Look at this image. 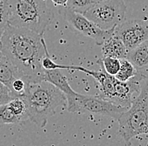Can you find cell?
<instances>
[{
	"instance_id": "obj_1",
	"label": "cell",
	"mask_w": 148,
	"mask_h": 146,
	"mask_svg": "<svg viewBox=\"0 0 148 146\" xmlns=\"http://www.w3.org/2000/svg\"><path fill=\"white\" fill-rule=\"evenodd\" d=\"M44 35L27 29L7 25L0 39V51L21 73L28 83L42 82L41 60L47 50Z\"/></svg>"
},
{
	"instance_id": "obj_2",
	"label": "cell",
	"mask_w": 148,
	"mask_h": 146,
	"mask_svg": "<svg viewBox=\"0 0 148 146\" xmlns=\"http://www.w3.org/2000/svg\"><path fill=\"white\" fill-rule=\"evenodd\" d=\"M21 98L25 103L28 119L40 128L46 127L58 107L66 105L64 93L45 81L27 83Z\"/></svg>"
},
{
	"instance_id": "obj_3",
	"label": "cell",
	"mask_w": 148,
	"mask_h": 146,
	"mask_svg": "<svg viewBox=\"0 0 148 146\" xmlns=\"http://www.w3.org/2000/svg\"><path fill=\"white\" fill-rule=\"evenodd\" d=\"M7 14L8 25L41 35L55 18L46 0H8Z\"/></svg>"
},
{
	"instance_id": "obj_4",
	"label": "cell",
	"mask_w": 148,
	"mask_h": 146,
	"mask_svg": "<svg viewBox=\"0 0 148 146\" xmlns=\"http://www.w3.org/2000/svg\"><path fill=\"white\" fill-rule=\"evenodd\" d=\"M147 83V79L144 81L138 95L117 119L120 134L127 145L130 144L132 138L148 132Z\"/></svg>"
},
{
	"instance_id": "obj_5",
	"label": "cell",
	"mask_w": 148,
	"mask_h": 146,
	"mask_svg": "<svg viewBox=\"0 0 148 146\" xmlns=\"http://www.w3.org/2000/svg\"><path fill=\"white\" fill-rule=\"evenodd\" d=\"M66 108L70 113H91L119 119L120 114L126 108L117 106L109 101L104 100L99 96L79 94L75 91L73 94L66 96Z\"/></svg>"
},
{
	"instance_id": "obj_6",
	"label": "cell",
	"mask_w": 148,
	"mask_h": 146,
	"mask_svg": "<svg viewBox=\"0 0 148 146\" xmlns=\"http://www.w3.org/2000/svg\"><path fill=\"white\" fill-rule=\"evenodd\" d=\"M126 5L124 0H103L92 3L83 15L102 30H111L125 19Z\"/></svg>"
},
{
	"instance_id": "obj_7",
	"label": "cell",
	"mask_w": 148,
	"mask_h": 146,
	"mask_svg": "<svg viewBox=\"0 0 148 146\" xmlns=\"http://www.w3.org/2000/svg\"><path fill=\"white\" fill-rule=\"evenodd\" d=\"M60 14L73 30L79 35L92 39L98 46H101L105 39L114 30H102L83 14L73 12L66 6L62 7V9H60Z\"/></svg>"
},
{
	"instance_id": "obj_8",
	"label": "cell",
	"mask_w": 148,
	"mask_h": 146,
	"mask_svg": "<svg viewBox=\"0 0 148 146\" xmlns=\"http://www.w3.org/2000/svg\"><path fill=\"white\" fill-rule=\"evenodd\" d=\"M114 32L125 45L127 51H129L147 40V22L146 19L124 21L114 28Z\"/></svg>"
},
{
	"instance_id": "obj_9",
	"label": "cell",
	"mask_w": 148,
	"mask_h": 146,
	"mask_svg": "<svg viewBox=\"0 0 148 146\" xmlns=\"http://www.w3.org/2000/svg\"><path fill=\"white\" fill-rule=\"evenodd\" d=\"M100 46L102 47L103 57H114L120 60L126 58L128 51L121 40L114 32V29Z\"/></svg>"
},
{
	"instance_id": "obj_10",
	"label": "cell",
	"mask_w": 148,
	"mask_h": 146,
	"mask_svg": "<svg viewBox=\"0 0 148 146\" xmlns=\"http://www.w3.org/2000/svg\"><path fill=\"white\" fill-rule=\"evenodd\" d=\"M126 59L135 68L141 72H147L148 65V40L140 44L136 47L129 50Z\"/></svg>"
},
{
	"instance_id": "obj_11",
	"label": "cell",
	"mask_w": 148,
	"mask_h": 146,
	"mask_svg": "<svg viewBox=\"0 0 148 146\" xmlns=\"http://www.w3.org/2000/svg\"><path fill=\"white\" fill-rule=\"evenodd\" d=\"M42 81L50 82L60 91H62L65 94V96H69L73 94L75 91L69 85L66 77L60 70H45Z\"/></svg>"
},
{
	"instance_id": "obj_12",
	"label": "cell",
	"mask_w": 148,
	"mask_h": 146,
	"mask_svg": "<svg viewBox=\"0 0 148 146\" xmlns=\"http://www.w3.org/2000/svg\"><path fill=\"white\" fill-rule=\"evenodd\" d=\"M18 77L24 78L25 80L24 76L18 72V69L0 51V82L5 85L9 89L12 82Z\"/></svg>"
},
{
	"instance_id": "obj_13",
	"label": "cell",
	"mask_w": 148,
	"mask_h": 146,
	"mask_svg": "<svg viewBox=\"0 0 148 146\" xmlns=\"http://www.w3.org/2000/svg\"><path fill=\"white\" fill-rule=\"evenodd\" d=\"M41 66L44 70H72V71H78V72H85L86 68L83 67L82 65H67V64H59L55 62L51 55L49 54V52L47 51L46 53L45 56L42 58L41 60Z\"/></svg>"
},
{
	"instance_id": "obj_14",
	"label": "cell",
	"mask_w": 148,
	"mask_h": 146,
	"mask_svg": "<svg viewBox=\"0 0 148 146\" xmlns=\"http://www.w3.org/2000/svg\"><path fill=\"white\" fill-rule=\"evenodd\" d=\"M138 72L135 66L126 58H124L120 60V70L114 76V77L120 82H127L132 77H134Z\"/></svg>"
},
{
	"instance_id": "obj_15",
	"label": "cell",
	"mask_w": 148,
	"mask_h": 146,
	"mask_svg": "<svg viewBox=\"0 0 148 146\" xmlns=\"http://www.w3.org/2000/svg\"><path fill=\"white\" fill-rule=\"evenodd\" d=\"M25 122L9 108L8 103L0 106V124H19Z\"/></svg>"
},
{
	"instance_id": "obj_16",
	"label": "cell",
	"mask_w": 148,
	"mask_h": 146,
	"mask_svg": "<svg viewBox=\"0 0 148 146\" xmlns=\"http://www.w3.org/2000/svg\"><path fill=\"white\" fill-rule=\"evenodd\" d=\"M8 106L15 115L21 118L24 121L27 120L28 118L26 115L25 103L21 97H16V98H12L8 102Z\"/></svg>"
},
{
	"instance_id": "obj_17",
	"label": "cell",
	"mask_w": 148,
	"mask_h": 146,
	"mask_svg": "<svg viewBox=\"0 0 148 146\" xmlns=\"http://www.w3.org/2000/svg\"><path fill=\"white\" fill-rule=\"evenodd\" d=\"M98 61L101 63L104 71L110 76H114L120 70V59L114 58V57H102Z\"/></svg>"
},
{
	"instance_id": "obj_18",
	"label": "cell",
	"mask_w": 148,
	"mask_h": 146,
	"mask_svg": "<svg viewBox=\"0 0 148 146\" xmlns=\"http://www.w3.org/2000/svg\"><path fill=\"white\" fill-rule=\"evenodd\" d=\"M92 5L91 0H67L66 7L70 10L83 14Z\"/></svg>"
},
{
	"instance_id": "obj_19",
	"label": "cell",
	"mask_w": 148,
	"mask_h": 146,
	"mask_svg": "<svg viewBox=\"0 0 148 146\" xmlns=\"http://www.w3.org/2000/svg\"><path fill=\"white\" fill-rule=\"evenodd\" d=\"M28 82L21 77L15 78L10 85L9 90L12 93L13 98H16V97H21L25 91L26 88V85Z\"/></svg>"
},
{
	"instance_id": "obj_20",
	"label": "cell",
	"mask_w": 148,
	"mask_h": 146,
	"mask_svg": "<svg viewBox=\"0 0 148 146\" xmlns=\"http://www.w3.org/2000/svg\"><path fill=\"white\" fill-rule=\"evenodd\" d=\"M7 25H8L7 3L0 1V39Z\"/></svg>"
},
{
	"instance_id": "obj_21",
	"label": "cell",
	"mask_w": 148,
	"mask_h": 146,
	"mask_svg": "<svg viewBox=\"0 0 148 146\" xmlns=\"http://www.w3.org/2000/svg\"><path fill=\"white\" fill-rule=\"evenodd\" d=\"M13 98L12 93L9 88L0 82V106L8 103Z\"/></svg>"
},
{
	"instance_id": "obj_22",
	"label": "cell",
	"mask_w": 148,
	"mask_h": 146,
	"mask_svg": "<svg viewBox=\"0 0 148 146\" xmlns=\"http://www.w3.org/2000/svg\"><path fill=\"white\" fill-rule=\"evenodd\" d=\"M54 4L56 6H60V7H64L66 6V1L67 0H51Z\"/></svg>"
},
{
	"instance_id": "obj_23",
	"label": "cell",
	"mask_w": 148,
	"mask_h": 146,
	"mask_svg": "<svg viewBox=\"0 0 148 146\" xmlns=\"http://www.w3.org/2000/svg\"><path fill=\"white\" fill-rule=\"evenodd\" d=\"M101 1H103V0H91L92 3H99V2H101Z\"/></svg>"
},
{
	"instance_id": "obj_24",
	"label": "cell",
	"mask_w": 148,
	"mask_h": 146,
	"mask_svg": "<svg viewBox=\"0 0 148 146\" xmlns=\"http://www.w3.org/2000/svg\"><path fill=\"white\" fill-rule=\"evenodd\" d=\"M0 1H2V2H5V3H8V0H0Z\"/></svg>"
}]
</instances>
